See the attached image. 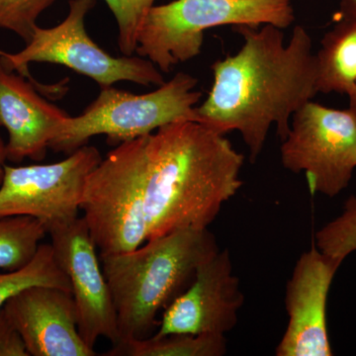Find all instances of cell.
I'll return each instance as SVG.
<instances>
[{"mask_svg":"<svg viewBox=\"0 0 356 356\" xmlns=\"http://www.w3.org/2000/svg\"><path fill=\"white\" fill-rule=\"evenodd\" d=\"M236 30L242 48L213 64L212 88L195 113L199 123L217 132H240L254 163L270 128L284 140L293 115L318 95L317 62L303 26H295L288 44L273 25Z\"/></svg>","mask_w":356,"mask_h":356,"instance_id":"cell-1","label":"cell"},{"mask_svg":"<svg viewBox=\"0 0 356 356\" xmlns=\"http://www.w3.org/2000/svg\"><path fill=\"white\" fill-rule=\"evenodd\" d=\"M147 240L208 229L242 187L243 156L224 134L173 122L142 136Z\"/></svg>","mask_w":356,"mask_h":356,"instance_id":"cell-2","label":"cell"},{"mask_svg":"<svg viewBox=\"0 0 356 356\" xmlns=\"http://www.w3.org/2000/svg\"><path fill=\"white\" fill-rule=\"evenodd\" d=\"M219 250L209 229H180L130 252L99 257L116 310L119 343L154 336L159 312L189 287L199 267Z\"/></svg>","mask_w":356,"mask_h":356,"instance_id":"cell-3","label":"cell"},{"mask_svg":"<svg viewBox=\"0 0 356 356\" xmlns=\"http://www.w3.org/2000/svg\"><path fill=\"white\" fill-rule=\"evenodd\" d=\"M294 21L292 0H173L149 9L138 34L136 54L168 74L175 65L197 57L206 30L266 24L285 29Z\"/></svg>","mask_w":356,"mask_h":356,"instance_id":"cell-4","label":"cell"},{"mask_svg":"<svg viewBox=\"0 0 356 356\" xmlns=\"http://www.w3.org/2000/svg\"><path fill=\"white\" fill-rule=\"evenodd\" d=\"M197 84L196 77L178 72L145 95H133L113 86L103 88L83 114L65 119L50 149L70 154L98 135L106 136L107 143L117 146L173 122H197L195 108L202 97L200 91L194 90Z\"/></svg>","mask_w":356,"mask_h":356,"instance_id":"cell-5","label":"cell"},{"mask_svg":"<svg viewBox=\"0 0 356 356\" xmlns=\"http://www.w3.org/2000/svg\"><path fill=\"white\" fill-rule=\"evenodd\" d=\"M81 210L99 257L147 242L142 137L117 145L89 173Z\"/></svg>","mask_w":356,"mask_h":356,"instance_id":"cell-6","label":"cell"},{"mask_svg":"<svg viewBox=\"0 0 356 356\" xmlns=\"http://www.w3.org/2000/svg\"><path fill=\"white\" fill-rule=\"evenodd\" d=\"M96 0H70L69 13L51 28L37 26L31 40L18 53L0 56V64L9 72L30 79V63L64 65L93 79L100 88L120 81L140 86H161L163 74L151 60L140 56L113 57L88 36L86 17Z\"/></svg>","mask_w":356,"mask_h":356,"instance_id":"cell-7","label":"cell"},{"mask_svg":"<svg viewBox=\"0 0 356 356\" xmlns=\"http://www.w3.org/2000/svg\"><path fill=\"white\" fill-rule=\"evenodd\" d=\"M291 121L281 163L289 172L305 173L313 195L337 197L350 186L356 170L355 114L311 100Z\"/></svg>","mask_w":356,"mask_h":356,"instance_id":"cell-8","label":"cell"},{"mask_svg":"<svg viewBox=\"0 0 356 356\" xmlns=\"http://www.w3.org/2000/svg\"><path fill=\"white\" fill-rule=\"evenodd\" d=\"M97 147H79L67 159L49 165H4L0 184V218L29 216L47 232L79 217L84 185L102 161Z\"/></svg>","mask_w":356,"mask_h":356,"instance_id":"cell-9","label":"cell"},{"mask_svg":"<svg viewBox=\"0 0 356 356\" xmlns=\"http://www.w3.org/2000/svg\"><path fill=\"white\" fill-rule=\"evenodd\" d=\"M58 266L67 274L77 311L79 334L95 350L100 337L119 343L118 321L113 298L83 217L49 229Z\"/></svg>","mask_w":356,"mask_h":356,"instance_id":"cell-10","label":"cell"},{"mask_svg":"<svg viewBox=\"0 0 356 356\" xmlns=\"http://www.w3.org/2000/svg\"><path fill=\"white\" fill-rule=\"evenodd\" d=\"M343 264L315 245L299 257L285 288L288 325L276 355H334L327 329V299Z\"/></svg>","mask_w":356,"mask_h":356,"instance_id":"cell-11","label":"cell"},{"mask_svg":"<svg viewBox=\"0 0 356 356\" xmlns=\"http://www.w3.org/2000/svg\"><path fill=\"white\" fill-rule=\"evenodd\" d=\"M245 303L229 250H219L199 267L189 287L163 311L156 336L226 334L235 329Z\"/></svg>","mask_w":356,"mask_h":356,"instance_id":"cell-12","label":"cell"},{"mask_svg":"<svg viewBox=\"0 0 356 356\" xmlns=\"http://www.w3.org/2000/svg\"><path fill=\"white\" fill-rule=\"evenodd\" d=\"M30 356H95L79 334L72 293L35 285L16 294L3 306Z\"/></svg>","mask_w":356,"mask_h":356,"instance_id":"cell-13","label":"cell"},{"mask_svg":"<svg viewBox=\"0 0 356 356\" xmlns=\"http://www.w3.org/2000/svg\"><path fill=\"white\" fill-rule=\"evenodd\" d=\"M31 81L13 74L0 64V127L8 132L6 159L21 163L25 159L43 161L70 116L37 93Z\"/></svg>","mask_w":356,"mask_h":356,"instance_id":"cell-14","label":"cell"},{"mask_svg":"<svg viewBox=\"0 0 356 356\" xmlns=\"http://www.w3.org/2000/svg\"><path fill=\"white\" fill-rule=\"evenodd\" d=\"M316 55L318 93L348 95L356 86V13L341 2L336 25Z\"/></svg>","mask_w":356,"mask_h":356,"instance_id":"cell-15","label":"cell"},{"mask_svg":"<svg viewBox=\"0 0 356 356\" xmlns=\"http://www.w3.org/2000/svg\"><path fill=\"white\" fill-rule=\"evenodd\" d=\"M227 353L225 334H168L131 339L112 346L108 356H222Z\"/></svg>","mask_w":356,"mask_h":356,"instance_id":"cell-16","label":"cell"},{"mask_svg":"<svg viewBox=\"0 0 356 356\" xmlns=\"http://www.w3.org/2000/svg\"><path fill=\"white\" fill-rule=\"evenodd\" d=\"M46 235V227L35 218H0V269L14 271L28 266Z\"/></svg>","mask_w":356,"mask_h":356,"instance_id":"cell-17","label":"cell"},{"mask_svg":"<svg viewBox=\"0 0 356 356\" xmlns=\"http://www.w3.org/2000/svg\"><path fill=\"white\" fill-rule=\"evenodd\" d=\"M35 285L57 287L72 293L69 278L58 266L51 243L40 245L38 252L28 266L0 273V310L9 299Z\"/></svg>","mask_w":356,"mask_h":356,"instance_id":"cell-18","label":"cell"},{"mask_svg":"<svg viewBox=\"0 0 356 356\" xmlns=\"http://www.w3.org/2000/svg\"><path fill=\"white\" fill-rule=\"evenodd\" d=\"M315 240L321 252L339 261L356 254V195L346 199L341 214L318 229Z\"/></svg>","mask_w":356,"mask_h":356,"instance_id":"cell-19","label":"cell"},{"mask_svg":"<svg viewBox=\"0 0 356 356\" xmlns=\"http://www.w3.org/2000/svg\"><path fill=\"white\" fill-rule=\"evenodd\" d=\"M113 14L118 29V47L124 56H133L138 34L147 13L156 0H104Z\"/></svg>","mask_w":356,"mask_h":356,"instance_id":"cell-20","label":"cell"},{"mask_svg":"<svg viewBox=\"0 0 356 356\" xmlns=\"http://www.w3.org/2000/svg\"><path fill=\"white\" fill-rule=\"evenodd\" d=\"M56 0H0V29L17 35L27 44L37 20Z\"/></svg>","mask_w":356,"mask_h":356,"instance_id":"cell-21","label":"cell"},{"mask_svg":"<svg viewBox=\"0 0 356 356\" xmlns=\"http://www.w3.org/2000/svg\"><path fill=\"white\" fill-rule=\"evenodd\" d=\"M0 356H30L22 337L3 309L0 310Z\"/></svg>","mask_w":356,"mask_h":356,"instance_id":"cell-22","label":"cell"},{"mask_svg":"<svg viewBox=\"0 0 356 356\" xmlns=\"http://www.w3.org/2000/svg\"><path fill=\"white\" fill-rule=\"evenodd\" d=\"M6 144L4 143L3 139L0 137V184L4 177V165H6Z\"/></svg>","mask_w":356,"mask_h":356,"instance_id":"cell-23","label":"cell"},{"mask_svg":"<svg viewBox=\"0 0 356 356\" xmlns=\"http://www.w3.org/2000/svg\"><path fill=\"white\" fill-rule=\"evenodd\" d=\"M346 95L348 96V99H350V109L355 114L356 118V86L355 88L351 89Z\"/></svg>","mask_w":356,"mask_h":356,"instance_id":"cell-24","label":"cell"},{"mask_svg":"<svg viewBox=\"0 0 356 356\" xmlns=\"http://www.w3.org/2000/svg\"><path fill=\"white\" fill-rule=\"evenodd\" d=\"M341 1L346 2V6H350L356 13V0H341Z\"/></svg>","mask_w":356,"mask_h":356,"instance_id":"cell-25","label":"cell"},{"mask_svg":"<svg viewBox=\"0 0 356 356\" xmlns=\"http://www.w3.org/2000/svg\"><path fill=\"white\" fill-rule=\"evenodd\" d=\"M6 54V51L0 50V56L4 55Z\"/></svg>","mask_w":356,"mask_h":356,"instance_id":"cell-26","label":"cell"}]
</instances>
